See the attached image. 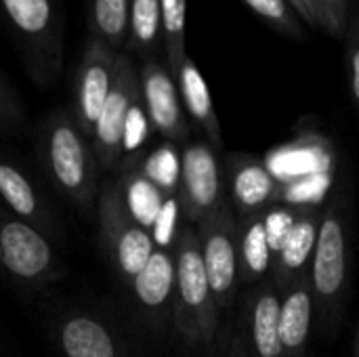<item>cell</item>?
<instances>
[{"label":"cell","mask_w":359,"mask_h":357,"mask_svg":"<svg viewBox=\"0 0 359 357\" xmlns=\"http://www.w3.org/2000/svg\"><path fill=\"white\" fill-rule=\"evenodd\" d=\"M349 263V191L339 187L330 206L322 215L318 242L313 248L309 280L316 297V318L324 332L339 324L347 290Z\"/></svg>","instance_id":"1"},{"label":"cell","mask_w":359,"mask_h":357,"mask_svg":"<svg viewBox=\"0 0 359 357\" xmlns=\"http://www.w3.org/2000/svg\"><path fill=\"white\" fill-rule=\"evenodd\" d=\"M172 318L179 337L191 347H210L217 339L221 316L217 311L198 231L187 225L175 244V299Z\"/></svg>","instance_id":"2"},{"label":"cell","mask_w":359,"mask_h":357,"mask_svg":"<svg viewBox=\"0 0 359 357\" xmlns=\"http://www.w3.org/2000/svg\"><path fill=\"white\" fill-rule=\"evenodd\" d=\"M0 17L13 34L32 80L48 86L63 63V17L59 0H0Z\"/></svg>","instance_id":"3"},{"label":"cell","mask_w":359,"mask_h":357,"mask_svg":"<svg viewBox=\"0 0 359 357\" xmlns=\"http://www.w3.org/2000/svg\"><path fill=\"white\" fill-rule=\"evenodd\" d=\"M44 156L57 187L78 206L90 208L97 187V160L74 116L55 112L46 120Z\"/></svg>","instance_id":"4"},{"label":"cell","mask_w":359,"mask_h":357,"mask_svg":"<svg viewBox=\"0 0 359 357\" xmlns=\"http://www.w3.org/2000/svg\"><path fill=\"white\" fill-rule=\"evenodd\" d=\"M198 240L208 286L217 311L219 316H223L231 309L240 282L238 221L233 217L229 198L217 213L198 223Z\"/></svg>","instance_id":"5"},{"label":"cell","mask_w":359,"mask_h":357,"mask_svg":"<svg viewBox=\"0 0 359 357\" xmlns=\"http://www.w3.org/2000/svg\"><path fill=\"white\" fill-rule=\"evenodd\" d=\"M99 225L101 240L114 269L133 280L151 259L156 246L151 234L143 229L126 210L122 187L105 183L99 198Z\"/></svg>","instance_id":"6"},{"label":"cell","mask_w":359,"mask_h":357,"mask_svg":"<svg viewBox=\"0 0 359 357\" xmlns=\"http://www.w3.org/2000/svg\"><path fill=\"white\" fill-rule=\"evenodd\" d=\"M141 99L139 69L128 53H118L114 82L103 103L101 116L95 124L90 147L101 170H114L122 158L124 124L133 105Z\"/></svg>","instance_id":"7"},{"label":"cell","mask_w":359,"mask_h":357,"mask_svg":"<svg viewBox=\"0 0 359 357\" xmlns=\"http://www.w3.org/2000/svg\"><path fill=\"white\" fill-rule=\"evenodd\" d=\"M0 265L13 280L32 286L46 284L61 274L48 240L36 225L17 217L0 219Z\"/></svg>","instance_id":"8"},{"label":"cell","mask_w":359,"mask_h":357,"mask_svg":"<svg viewBox=\"0 0 359 357\" xmlns=\"http://www.w3.org/2000/svg\"><path fill=\"white\" fill-rule=\"evenodd\" d=\"M280 297L271 276L248 295L231 341V357H284L278 324Z\"/></svg>","instance_id":"9"},{"label":"cell","mask_w":359,"mask_h":357,"mask_svg":"<svg viewBox=\"0 0 359 357\" xmlns=\"http://www.w3.org/2000/svg\"><path fill=\"white\" fill-rule=\"evenodd\" d=\"M179 204L189 225L202 223L225 204L221 168L210 143L196 141L181 154Z\"/></svg>","instance_id":"10"},{"label":"cell","mask_w":359,"mask_h":357,"mask_svg":"<svg viewBox=\"0 0 359 357\" xmlns=\"http://www.w3.org/2000/svg\"><path fill=\"white\" fill-rule=\"evenodd\" d=\"M116 59H118V50L88 36L76 74V114H74L78 128L88 141L93 139L95 124L109 95Z\"/></svg>","instance_id":"11"},{"label":"cell","mask_w":359,"mask_h":357,"mask_svg":"<svg viewBox=\"0 0 359 357\" xmlns=\"http://www.w3.org/2000/svg\"><path fill=\"white\" fill-rule=\"evenodd\" d=\"M141 101L149 124L170 143H181L189 135L183 103L172 74L158 59L143 61L139 69Z\"/></svg>","instance_id":"12"},{"label":"cell","mask_w":359,"mask_h":357,"mask_svg":"<svg viewBox=\"0 0 359 357\" xmlns=\"http://www.w3.org/2000/svg\"><path fill=\"white\" fill-rule=\"evenodd\" d=\"M229 202L238 208L242 219L263 215L267 208L280 204L282 185L271 177L263 162L248 156L227 158Z\"/></svg>","instance_id":"13"},{"label":"cell","mask_w":359,"mask_h":357,"mask_svg":"<svg viewBox=\"0 0 359 357\" xmlns=\"http://www.w3.org/2000/svg\"><path fill=\"white\" fill-rule=\"evenodd\" d=\"M316 320V297L309 271L282 290L280 297V343L284 357H305Z\"/></svg>","instance_id":"14"},{"label":"cell","mask_w":359,"mask_h":357,"mask_svg":"<svg viewBox=\"0 0 359 357\" xmlns=\"http://www.w3.org/2000/svg\"><path fill=\"white\" fill-rule=\"evenodd\" d=\"M320 213L316 206H299V217L297 223L282 244L280 252L273 255L271 261V280L280 288V292L292 284L297 278L305 276L311 265L313 248L318 242V231H320Z\"/></svg>","instance_id":"15"},{"label":"cell","mask_w":359,"mask_h":357,"mask_svg":"<svg viewBox=\"0 0 359 357\" xmlns=\"http://www.w3.org/2000/svg\"><path fill=\"white\" fill-rule=\"evenodd\" d=\"M263 164L280 185L318 173H332V156L328 143L320 137H305L297 143L280 147L271 151Z\"/></svg>","instance_id":"16"},{"label":"cell","mask_w":359,"mask_h":357,"mask_svg":"<svg viewBox=\"0 0 359 357\" xmlns=\"http://www.w3.org/2000/svg\"><path fill=\"white\" fill-rule=\"evenodd\" d=\"M170 74L175 78V84H177L181 103L185 105V112L206 133L212 149H221V126H219L212 97H210V90H208V84H206L202 72L198 69L194 59L189 55H185L181 59V63Z\"/></svg>","instance_id":"17"},{"label":"cell","mask_w":359,"mask_h":357,"mask_svg":"<svg viewBox=\"0 0 359 357\" xmlns=\"http://www.w3.org/2000/svg\"><path fill=\"white\" fill-rule=\"evenodd\" d=\"M133 292L147 316L154 320L172 311L175 299V255L156 248L147 265L130 280Z\"/></svg>","instance_id":"18"},{"label":"cell","mask_w":359,"mask_h":357,"mask_svg":"<svg viewBox=\"0 0 359 357\" xmlns=\"http://www.w3.org/2000/svg\"><path fill=\"white\" fill-rule=\"evenodd\" d=\"M59 343L65 357H122L120 343L109 328L86 314H76L63 320Z\"/></svg>","instance_id":"19"},{"label":"cell","mask_w":359,"mask_h":357,"mask_svg":"<svg viewBox=\"0 0 359 357\" xmlns=\"http://www.w3.org/2000/svg\"><path fill=\"white\" fill-rule=\"evenodd\" d=\"M238 255H240V282L255 284L271 274L273 255L269 250L263 215L238 223Z\"/></svg>","instance_id":"20"},{"label":"cell","mask_w":359,"mask_h":357,"mask_svg":"<svg viewBox=\"0 0 359 357\" xmlns=\"http://www.w3.org/2000/svg\"><path fill=\"white\" fill-rule=\"evenodd\" d=\"M162 46V15L160 0H130L128 8V40L124 53H135L143 61L156 59Z\"/></svg>","instance_id":"21"},{"label":"cell","mask_w":359,"mask_h":357,"mask_svg":"<svg viewBox=\"0 0 359 357\" xmlns=\"http://www.w3.org/2000/svg\"><path fill=\"white\" fill-rule=\"evenodd\" d=\"M130 0H88V36L118 53L126 50Z\"/></svg>","instance_id":"22"},{"label":"cell","mask_w":359,"mask_h":357,"mask_svg":"<svg viewBox=\"0 0 359 357\" xmlns=\"http://www.w3.org/2000/svg\"><path fill=\"white\" fill-rule=\"evenodd\" d=\"M0 198L13 210L15 217H21L32 223L42 221V204L34 185L25 179V175L0 158Z\"/></svg>","instance_id":"23"},{"label":"cell","mask_w":359,"mask_h":357,"mask_svg":"<svg viewBox=\"0 0 359 357\" xmlns=\"http://www.w3.org/2000/svg\"><path fill=\"white\" fill-rule=\"evenodd\" d=\"M122 198L128 215L143 229L149 231L168 196H164L141 170H133L126 175V187L122 189Z\"/></svg>","instance_id":"24"},{"label":"cell","mask_w":359,"mask_h":357,"mask_svg":"<svg viewBox=\"0 0 359 357\" xmlns=\"http://www.w3.org/2000/svg\"><path fill=\"white\" fill-rule=\"evenodd\" d=\"M162 15V48L166 55V67L172 72L185 53V25H187V0H160Z\"/></svg>","instance_id":"25"},{"label":"cell","mask_w":359,"mask_h":357,"mask_svg":"<svg viewBox=\"0 0 359 357\" xmlns=\"http://www.w3.org/2000/svg\"><path fill=\"white\" fill-rule=\"evenodd\" d=\"M141 173L164 194L175 196L179 191L181 181V156L172 143H164L158 149H154L141 166Z\"/></svg>","instance_id":"26"},{"label":"cell","mask_w":359,"mask_h":357,"mask_svg":"<svg viewBox=\"0 0 359 357\" xmlns=\"http://www.w3.org/2000/svg\"><path fill=\"white\" fill-rule=\"evenodd\" d=\"M332 185V173H318L309 177H301L282 185L280 204L288 206H318Z\"/></svg>","instance_id":"27"},{"label":"cell","mask_w":359,"mask_h":357,"mask_svg":"<svg viewBox=\"0 0 359 357\" xmlns=\"http://www.w3.org/2000/svg\"><path fill=\"white\" fill-rule=\"evenodd\" d=\"M299 217V206H288V204H276L263 213V229L265 238L269 244L271 255H278L286 238L290 236L294 223Z\"/></svg>","instance_id":"28"},{"label":"cell","mask_w":359,"mask_h":357,"mask_svg":"<svg viewBox=\"0 0 359 357\" xmlns=\"http://www.w3.org/2000/svg\"><path fill=\"white\" fill-rule=\"evenodd\" d=\"M242 2L250 6L261 19L271 23L276 29L290 34V36H301L297 13L288 0H242Z\"/></svg>","instance_id":"29"},{"label":"cell","mask_w":359,"mask_h":357,"mask_svg":"<svg viewBox=\"0 0 359 357\" xmlns=\"http://www.w3.org/2000/svg\"><path fill=\"white\" fill-rule=\"evenodd\" d=\"M179 215H181V204L177 196H168L149 229L154 246H158L160 250H168L175 242V234H177V223H179Z\"/></svg>","instance_id":"30"},{"label":"cell","mask_w":359,"mask_h":357,"mask_svg":"<svg viewBox=\"0 0 359 357\" xmlns=\"http://www.w3.org/2000/svg\"><path fill=\"white\" fill-rule=\"evenodd\" d=\"M320 25L328 29L332 36H341L347 29V15H349V0H311Z\"/></svg>","instance_id":"31"},{"label":"cell","mask_w":359,"mask_h":357,"mask_svg":"<svg viewBox=\"0 0 359 357\" xmlns=\"http://www.w3.org/2000/svg\"><path fill=\"white\" fill-rule=\"evenodd\" d=\"M149 118L145 114V107H143V101L139 99L133 109L128 112V118H126V124H124V139H122V154L126 151H135L145 139H147V133H149Z\"/></svg>","instance_id":"32"},{"label":"cell","mask_w":359,"mask_h":357,"mask_svg":"<svg viewBox=\"0 0 359 357\" xmlns=\"http://www.w3.org/2000/svg\"><path fill=\"white\" fill-rule=\"evenodd\" d=\"M19 120H21L19 103L13 90L8 88V84L4 82V78L0 76V128H13L19 124Z\"/></svg>","instance_id":"33"},{"label":"cell","mask_w":359,"mask_h":357,"mask_svg":"<svg viewBox=\"0 0 359 357\" xmlns=\"http://www.w3.org/2000/svg\"><path fill=\"white\" fill-rule=\"evenodd\" d=\"M353 38H351V48H349V82H351V93L353 99L359 105V25H353Z\"/></svg>","instance_id":"34"},{"label":"cell","mask_w":359,"mask_h":357,"mask_svg":"<svg viewBox=\"0 0 359 357\" xmlns=\"http://www.w3.org/2000/svg\"><path fill=\"white\" fill-rule=\"evenodd\" d=\"M288 2H290V6L294 8V13H297L299 17H303L309 25H313V27H322V25H320L318 11H316V6H313V2H311V0H288Z\"/></svg>","instance_id":"35"},{"label":"cell","mask_w":359,"mask_h":357,"mask_svg":"<svg viewBox=\"0 0 359 357\" xmlns=\"http://www.w3.org/2000/svg\"><path fill=\"white\" fill-rule=\"evenodd\" d=\"M353 357H359V324L355 330V341H353Z\"/></svg>","instance_id":"36"}]
</instances>
